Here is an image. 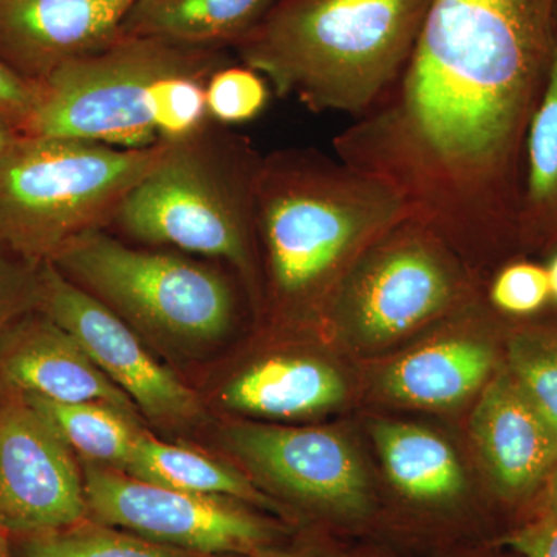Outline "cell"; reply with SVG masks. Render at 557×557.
Wrapping results in <instances>:
<instances>
[{
	"mask_svg": "<svg viewBox=\"0 0 557 557\" xmlns=\"http://www.w3.org/2000/svg\"><path fill=\"white\" fill-rule=\"evenodd\" d=\"M226 442L247 467L289 496L341 515L368 507L364 468L335 432L239 424L226 431Z\"/></svg>",
	"mask_w": 557,
	"mask_h": 557,
	"instance_id": "12",
	"label": "cell"
},
{
	"mask_svg": "<svg viewBox=\"0 0 557 557\" xmlns=\"http://www.w3.org/2000/svg\"><path fill=\"white\" fill-rule=\"evenodd\" d=\"M226 49L121 35L97 53L62 65L38 84L24 135L86 139L121 149L156 145L150 90L164 76L212 73L231 64Z\"/></svg>",
	"mask_w": 557,
	"mask_h": 557,
	"instance_id": "6",
	"label": "cell"
},
{
	"mask_svg": "<svg viewBox=\"0 0 557 557\" xmlns=\"http://www.w3.org/2000/svg\"><path fill=\"white\" fill-rule=\"evenodd\" d=\"M22 557H220L159 544L101 523H79L67 530L24 537Z\"/></svg>",
	"mask_w": 557,
	"mask_h": 557,
	"instance_id": "24",
	"label": "cell"
},
{
	"mask_svg": "<svg viewBox=\"0 0 557 557\" xmlns=\"http://www.w3.org/2000/svg\"><path fill=\"white\" fill-rule=\"evenodd\" d=\"M89 515L170 547L207 556L259 555L273 530L222 497L185 493L87 463L84 471Z\"/></svg>",
	"mask_w": 557,
	"mask_h": 557,
	"instance_id": "9",
	"label": "cell"
},
{
	"mask_svg": "<svg viewBox=\"0 0 557 557\" xmlns=\"http://www.w3.org/2000/svg\"><path fill=\"white\" fill-rule=\"evenodd\" d=\"M38 104V84L22 78L0 61V121L25 134Z\"/></svg>",
	"mask_w": 557,
	"mask_h": 557,
	"instance_id": "29",
	"label": "cell"
},
{
	"mask_svg": "<svg viewBox=\"0 0 557 557\" xmlns=\"http://www.w3.org/2000/svg\"><path fill=\"white\" fill-rule=\"evenodd\" d=\"M137 0H0V61L40 83L121 36Z\"/></svg>",
	"mask_w": 557,
	"mask_h": 557,
	"instance_id": "14",
	"label": "cell"
},
{
	"mask_svg": "<svg viewBox=\"0 0 557 557\" xmlns=\"http://www.w3.org/2000/svg\"><path fill=\"white\" fill-rule=\"evenodd\" d=\"M168 141L121 149L86 139L21 135L0 160V248L50 262L69 242L115 222Z\"/></svg>",
	"mask_w": 557,
	"mask_h": 557,
	"instance_id": "5",
	"label": "cell"
},
{
	"mask_svg": "<svg viewBox=\"0 0 557 557\" xmlns=\"http://www.w3.org/2000/svg\"><path fill=\"white\" fill-rule=\"evenodd\" d=\"M469 289L461 256L409 218L359 256L329 307L357 338L380 344L448 314L467 300Z\"/></svg>",
	"mask_w": 557,
	"mask_h": 557,
	"instance_id": "8",
	"label": "cell"
},
{
	"mask_svg": "<svg viewBox=\"0 0 557 557\" xmlns=\"http://www.w3.org/2000/svg\"><path fill=\"white\" fill-rule=\"evenodd\" d=\"M486 298L491 309L508 321L541 317L552 307L547 269L530 256H516L494 270Z\"/></svg>",
	"mask_w": 557,
	"mask_h": 557,
	"instance_id": "25",
	"label": "cell"
},
{
	"mask_svg": "<svg viewBox=\"0 0 557 557\" xmlns=\"http://www.w3.org/2000/svg\"><path fill=\"white\" fill-rule=\"evenodd\" d=\"M553 20H555V27L557 30V0H555V7H553Z\"/></svg>",
	"mask_w": 557,
	"mask_h": 557,
	"instance_id": "35",
	"label": "cell"
},
{
	"mask_svg": "<svg viewBox=\"0 0 557 557\" xmlns=\"http://www.w3.org/2000/svg\"><path fill=\"white\" fill-rule=\"evenodd\" d=\"M70 281L139 329L178 343H211L233 324V288L219 271L172 255L132 248L90 231L50 260Z\"/></svg>",
	"mask_w": 557,
	"mask_h": 557,
	"instance_id": "7",
	"label": "cell"
},
{
	"mask_svg": "<svg viewBox=\"0 0 557 557\" xmlns=\"http://www.w3.org/2000/svg\"><path fill=\"white\" fill-rule=\"evenodd\" d=\"M497 351L486 338L440 341L399 359L384 376L392 398L409 405H456L490 383Z\"/></svg>",
	"mask_w": 557,
	"mask_h": 557,
	"instance_id": "16",
	"label": "cell"
},
{
	"mask_svg": "<svg viewBox=\"0 0 557 557\" xmlns=\"http://www.w3.org/2000/svg\"><path fill=\"white\" fill-rule=\"evenodd\" d=\"M346 386L338 372L310 358H271L252 366L222 392L237 412L263 417H302L343 401Z\"/></svg>",
	"mask_w": 557,
	"mask_h": 557,
	"instance_id": "17",
	"label": "cell"
},
{
	"mask_svg": "<svg viewBox=\"0 0 557 557\" xmlns=\"http://www.w3.org/2000/svg\"><path fill=\"white\" fill-rule=\"evenodd\" d=\"M519 557H557V520L536 519L508 531L497 541Z\"/></svg>",
	"mask_w": 557,
	"mask_h": 557,
	"instance_id": "30",
	"label": "cell"
},
{
	"mask_svg": "<svg viewBox=\"0 0 557 557\" xmlns=\"http://www.w3.org/2000/svg\"><path fill=\"white\" fill-rule=\"evenodd\" d=\"M536 519H555L557 520V468L549 478L541 500L537 504V511L533 520Z\"/></svg>",
	"mask_w": 557,
	"mask_h": 557,
	"instance_id": "31",
	"label": "cell"
},
{
	"mask_svg": "<svg viewBox=\"0 0 557 557\" xmlns=\"http://www.w3.org/2000/svg\"><path fill=\"white\" fill-rule=\"evenodd\" d=\"M471 431L497 497L537 507L557 468V431L505 366L483 391Z\"/></svg>",
	"mask_w": 557,
	"mask_h": 557,
	"instance_id": "13",
	"label": "cell"
},
{
	"mask_svg": "<svg viewBox=\"0 0 557 557\" xmlns=\"http://www.w3.org/2000/svg\"><path fill=\"white\" fill-rule=\"evenodd\" d=\"M39 397L60 403H98L138 420V408L78 341L40 311L0 332V398Z\"/></svg>",
	"mask_w": 557,
	"mask_h": 557,
	"instance_id": "15",
	"label": "cell"
},
{
	"mask_svg": "<svg viewBox=\"0 0 557 557\" xmlns=\"http://www.w3.org/2000/svg\"><path fill=\"white\" fill-rule=\"evenodd\" d=\"M522 256L557 249V36L547 90L528 129L519 208Z\"/></svg>",
	"mask_w": 557,
	"mask_h": 557,
	"instance_id": "19",
	"label": "cell"
},
{
	"mask_svg": "<svg viewBox=\"0 0 557 557\" xmlns=\"http://www.w3.org/2000/svg\"><path fill=\"white\" fill-rule=\"evenodd\" d=\"M20 137V132L14 131L13 127L9 126V124L0 121V160L5 157V153L9 152L11 146H13Z\"/></svg>",
	"mask_w": 557,
	"mask_h": 557,
	"instance_id": "32",
	"label": "cell"
},
{
	"mask_svg": "<svg viewBox=\"0 0 557 557\" xmlns=\"http://www.w3.org/2000/svg\"><path fill=\"white\" fill-rule=\"evenodd\" d=\"M409 218L397 189L339 157L311 148L263 156L256 226L282 306L335 295L359 256Z\"/></svg>",
	"mask_w": 557,
	"mask_h": 557,
	"instance_id": "2",
	"label": "cell"
},
{
	"mask_svg": "<svg viewBox=\"0 0 557 557\" xmlns=\"http://www.w3.org/2000/svg\"><path fill=\"white\" fill-rule=\"evenodd\" d=\"M505 369L557 431V313L511 322Z\"/></svg>",
	"mask_w": 557,
	"mask_h": 557,
	"instance_id": "23",
	"label": "cell"
},
{
	"mask_svg": "<svg viewBox=\"0 0 557 557\" xmlns=\"http://www.w3.org/2000/svg\"><path fill=\"white\" fill-rule=\"evenodd\" d=\"M555 0H431L408 64L333 139L410 218L494 270L520 256L528 129L547 90Z\"/></svg>",
	"mask_w": 557,
	"mask_h": 557,
	"instance_id": "1",
	"label": "cell"
},
{
	"mask_svg": "<svg viewBox=\"0 0 557 557\" xmlns=\"http://www.w3.org/2000/svg\"><path fill=\"white\" fill-rule=\"evenodd\" d=\"M277 0H137L121 35L150 36L186 46H236L276 5Z\"/></svg>",
	"mask_w": 557,
	"mask_h": 557,
	"instance_id": "18",
	"label": "cell"
},
{
	"mask_svg": "<svg viewBox=\"0 0 557 557\" xmlns=\"http://www.w3.org/2000/svg\"><path fill=\"white\" fill-rule=\"evenodd\" d=\"M431 0H277L233 47L277 97L357 120L408 64Z\"/></svg>",
	"mask_w": 557,
	"mask_h": 557,
	"instance_id": "3",
	"label": "cell"
},
{
	"mask_svg": "<svg viewBox=\"0 0 557 557\" xmlns=\"http://www.w3.org/2000/svg\"><path fill=\"white\" fill-rule=\"evenodd\" d=\"M40 265L0 248V332L39 309Z\"/></svg>",
	"mask_w": 557,
	"mask_h": 557,
	"instance_id": "28",
	"label": "cell"
},
{
	"mask_svg": "<svg viewBox=\"0 0 557 557\" xmlns=\"http://www.w3.org/2000/svg\"><path fill=\"white\" fill-rule=\"evenodd\" d=\"M388 479L417 502H446L461 494L465 474L445 440L428 429L380 423L373 429Z\"/></svg>",
	"mask_w": 557,
	"mask_h": 557,
	"instance_id": "20",
	"label": "cell"
},
{
	"mask_svg": "<svg viewBox=\"0 0 557 557\" xmlns=\"http://www.w3.org/2000/svg\"><path fill=\"white\" fill-rule=\"evenodd\" d=\"M549 282V295H552V307L557 310V249L548 255V262L545 263Z\"/></svg>",
	"mask_w": 557,
	"mask_h": 557,
	"instance_id": "33",
	"label": "cell"
},
{
	"mask_svg": "<svg viewBox=\"0 0 557 557\" xmlns=\"http://www.w3.org/2000/svg\"><path fill=\"white\" fill-rule=\"evenodd\" d=\"M0 557H14L11 552L9 534L0 530Z\"/></svg>",
	"mask_w": 557,
	"mask_h": 557,
	"instance_id": "34",
	"label": "cell"
},
{
	"mask_svg": "<svg viewBox=\"0 0 557 557\" xmlns=\"http://www.w3.org/2000/svg\"><path fill=\"white\" fill-rule=\"evenodd\" d=\"M132 478L153 485L203 494V496L231 497L276 509L269 497L252 486L247 478L214 458L180 446L168 445L148 435L139 434L134 453L124 468Z\"/></svg>",
	"mask_w": 557,
	"mask_h": 557,
	"instance_id": "21",
	"label": "cell"
},
{
	"mask_svg": "<svg viewBox=\"0 0 557 557\" xmlns=\"http://www.w3.org/2000/svg\"><path fill=\"white\" fill-rule=\"evenodd\" d=\"M84 480L72 448L24 398L0 403V530L30 537L86 522Z\"/></svg>",
	"mask_w": 557,
	"mask_h": 557,
	"instance_id": "10",
	"label": "cell"
},
{
	"mask_svg": "<svg viewBox=\"0 0 557 557\" xmlns=\"http://www.w3.org/2000/svg\"><path fill=\"white\" fill-rule=\"evenodd\" d=\"M271 100L265 76L245 64H231L212 73L207 83L209 120L236 126L258 119Z\"/></svg>",
	"mask_w": 557,
	"mask_h": 557,
	"instance_id": "27",
	"label": "cell"
},
{
	"mask_svg": "<svg viewBox=\"0 0 557 557\" xmlns=\"http://www.w3.org/2000/svg\"><path fill=\"white\" fill-rule=\"evenodd\" d=\"M38 311L78 341L146 417L186 423L200 416L197 395L143 347L127 322L51 262L40 265Z\"/></svg>",
	"mask_w": 557,
	"mask_h": 557,
	"instance_id": "11",
	"label": "cell"
},
{
	"mask_svg": "<svg viewBox=\"0 0 557 557\" xmlns=\"http://www.w3.org/2000/svg\"><path fill=\"white\" fill-rule=\"evenodd\" d=\"M207 78L196 75L164 76L150 90L149 112L157 137L178 141L209 120Z\"/></svg>",
	"mask_w": 557,
	"mask_h": 557,
	"instance_id": "26",
	"label": "cell"
},
{
	"mask_svg": "<svg viewBox=\"0 0 557 557\" xmlns=\"http://www.w3.org/2000/svg\"><path fill=\"white\" fill-rule=\"evenodd\" d=\"M57 428L70 448L97 463L124 471L141 432L120 410L98 403H60L21 397Z\"/></svg>",
	"mask_w": 557,
	"mask_h": 557,
	"instance_id": "22",
	"label": "cell"
},
{
	"mask_svg": "<svg viewBox=\"0 0 557 557\" xmlns=\"http://www.w3.org/2000/svg\"><path fill=\"white\" fill-rule=\"evenodd\" d=\"M263 156L215 121L178 141L135 186L115 219L132 239L226 260L258 274L256 188Z\"/></svg>",
	"mask_w": 557,
	"mask_h": 557,
	"instance_id": "4",
	"label": "cell"
}]
</instances>
